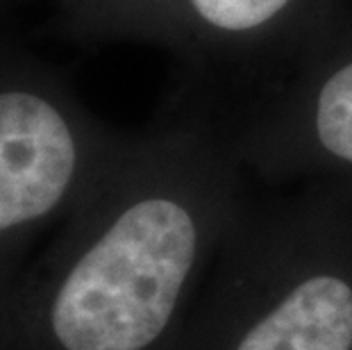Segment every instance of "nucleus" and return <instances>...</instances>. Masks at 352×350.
Here are the masks:
<instances>
[{"label":"nucleus","instance_id":"5","mask_svg":"<svg viewBox=\"0 0 352 350\" xmlns=\"http://www.w3.org/2000/svg\"><path fill=\"white\" fill-rule=\"evenodd\" d=\"M219 114L239 164L254 180H352V5L282 78Z\"/></svg>","mask_w":352,"mask_h":350},{"label":"nucleus","instance_id":"4","mask_svg":"<svg viewBox=\"0 0 352 350\" xmlns=\"http://www.w3.org/2000/svg\"><path fill=\"white\" fill-rule=\"evenodd\" d=\"M127 141L39 59L0 48V298Z\"/></svg>","mask_w":352,"mask_h":350},{"label":"nucleus","instance_id":"3","mask_svg":"<svg viewBox=\"0 0 352 350\" xmlns=\"http://www.w3.org/2000/svg\"><path fill=\"white\" fill-rule=\"evenodd\" d=\"M352 0H55L76 41H134L177 62L179 94L226 107L277 78L341 23Z\"/></svg>","mask_w":352,"mask_h":350},{"label":"nucleus","instance_id":"1","mask_svg":"<svg viewBox=\"0 0 352 350\" xmlns=\"http://www.w3.org/2000/svg\"><path fill=\"white\" fill-rule=\"evenodd\" d=\"M250 193L219 109L175 91L0 298V350H175Z\"/></svg>","mask_w":352,"mask_h":350},{"label":"nucleus","instance_id":"2","mask_svg":"<svg viewBox=\"0 0 352 350\" xmlns=\"http://www.w3.org/2000/svg\"><path fill=\"white\" fill-rule=\"evenodd\" d=\"M175 350H352V180L250 193Z\"/></svg>","mask_w":352,"mask_h":350}]
</instances>
